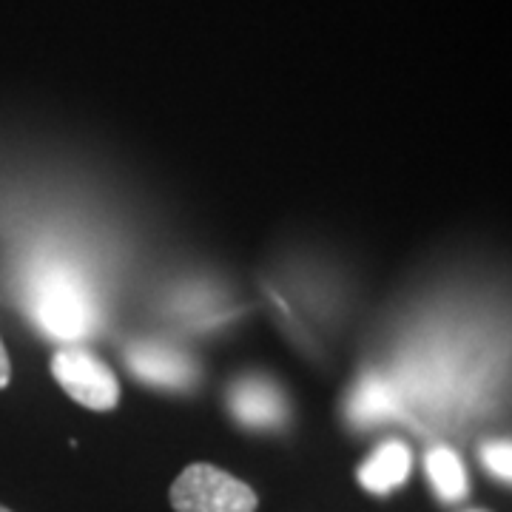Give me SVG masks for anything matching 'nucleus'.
I'll list each match as a JSON object with an SVG mask.
<instances>
[{"label":"nucleus","mask_w":512,"mask_h":512,"mask_svg":"<svg viewBox=\"0 0 512 512\" xmlns=\"http://www.w3.org/2000/svg\"><path fill=\"white\" fill-rule=\"evenodd\" d=\"M171 507L177 512H256V493L220 467L197 461L171 484Z\"/></svg>","instance_id":"f03ea898"},{"label":"nucleus","mask_w":512,"mask_h":512,"mask_svg":"<svg viewBox=\"0 0 512 512\" xmlns=\"http://www.w3.org/2000/svg\"><path fill=\"white\" fill-rule=\"evenodd\" d=\"M393 407H396L393 387L382 379H367L353 393L348 413L356 424H373V421H384L387 416H393Z\"/></svg>","instance_id":"6e6552de"},{"label":"nucleus","mask_w":512,"mask_h":512,"mask_svg":"<svg viewBox=\"0 0 512 512\" xmlns=\"http://www.w3.org/2000/svg\"><path fill=\"white\" fill-rule=\"evenodd\" d=\"M476 512H478V510H476Z\"/></svg>","instance_id":"f8f14e48"},{"label":"nucleus","mask_w":512,"mask_h":512,"mask_svg":"<svg viewBox=\"0 0 512 512\" xmlns=\"http://www.w3.org/2000/svg\"><path fill=\"white\" fill-rule=\"evenodd\" d=\"M9 376H12V365H9V353H6V345L0 339V390L9 384Z\"/></svg>","instance_id":"9d476101"},{"label":"nucleus","mask_w":512,"mask_h":512,"mask_svg":"<svg viewBox=\"0 0 512 512\" xmlns=\"http://www.w3.org/2000/svg\"><path fill=\"white\" fill-rule=\"evenodd\" d=\"M32 308L40 328L57 339H83L97 319L86 282L66 268H49L37 276Z\"/></svg>","instance_id":"f257e3e1"},{"label":"nucleus","mask_w":512,"mask_h":512,"mask_svg":"<svg viewBox=\"0 0 512 512\" xmlns=\"http://www.w3.org/2000/svg\"><path fill=\"white\" fill-rule=\"evenodd\" d=\"M128 367L134 376L154 387H171L183 390L191 387L197 379V367L191 359L171 345H157V342H137L128 348Z\"/></svg>","instance_id":"39448f33"},{"label":"nucleus","mask_w":512,"mask_h":512,"mask_svg":"<svg viewBox=\"0 0 512 512\" xmlns=\"http://www.w3.org/2000/svg\"><path fill=\"white\" fill-rule=\"evenodd\" d=\"M478 456L484 461V467L493 473L495 478H501V481H510L512 476V447L507 439H493V441H484L481 447H478Z\"/></svg>","instance_id":"1a4fd4ad"},{"label":"nucleus","mask_w":512,"mask_h":512,"mask_svg":"<svg viewBox=\"0 0 512 512\" xmlns=\"http://www.w3.org/2000/svg\"><path fill=\"white\" fill-rule=\"evenodd\" d=\"M0 512H12V510H6V507H0Z\"/></svg>","instance_id":"9b49d317"},{"label":"nucleus","mask_w":512,"mask_h":512,"mask_svg":"<svg viewBox=\"0 0 512 512\" xmlns=\"http://www.w3.org/2000/svg\"><path fill=\"white\" fill-rule=\"evenodd\" d=\"M427 476L441 501H461L470 490L467 470L450 447H433L427 453Z\"/></svg>","instance_id":"0eeeda50"},{"label":"nucleus","mask_w":512,"mask_h":512,"mask_svg":"<svg viewBox=\"0 0 512 512\" xmlns=\"http://www.w3.org/2000/svg\"><path fill=\"white\" fill-rule=\"evenodd\" d=\"M413 470V453L399 439L382 441L365 464L359 467V484L367 493L387 495L399 490Z\"/></svg>","instance_id":"423d86ee"},{"label":"nucleus","mask_w":512,"mask_h":512,"mask_svg":"<svg viewBox=\"0 0 512 512\" xmlns=\"http://www.w3.org/2000/svg\"><path fill=\"white\" fill-rule=\"evenodd\" d=\"M52 376L57 384L89 410H111L120 402L117 376L97 353L77 345H66L52 356Z\"/></svg>","instance_id":"7ed1b4c3"},{"label":"nucleus","mask_w":512,"mask_h":512,"mask_svg":"<svg viewBox=\"0 0 512 512\" xmlns=\"http://www.w3.org/2000/svg\"><path fill=\"white\" fill-rule=\"evenodd\" d=\"M228 407L239 424L254 427V430H274L288 419V402L282 390L259 376L239 379L228 393Z\"/></svg>","instance_id":"20e7f679"}]
</instances>
